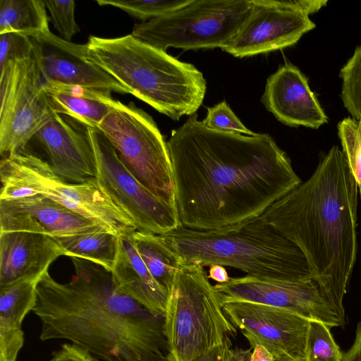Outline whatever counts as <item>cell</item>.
<instances>
[{"label": "cell", "instance_id": "cell-1", "mask_svg": "<svg viewBox=\"0 0 361 361\" xmlns=\"http://www.w3.org/2000/svg\"><path fill=\"white\" fill-rule=\"evenodd\" d=\"M181 225L214 230L260 216L301 180L267 133L207 128L196 114L167 141Z\"/></svg>", "mask_w": 361, "mask_h": 361}, {"label": "cell", "instance_id": "cell-2", "mask_svg": "<svg viewBox=\"0 0 361 361\" xmlns=\"http://www.w3.org/2000/svg\"><path fill=\"white\" fill-rule=\"evenodd\" d=\"M75 276L61 283L46 272L32 308L42 341L66 339L104 361H171L164 315L121 292L111 271L71 257Z\"/></svg>", "mask_w": 361, "mask_h": 361}, {"label": "cell", "instance_id": "cell-3", "mask_svg": "<svg viewBox=\"0 0 361 361\" xmlns=\"http://www.w3.org/2000/svg\"><path fill=\"white\" fill-rule=\"evenodd\" d=\"M357 195L346 159L335 145L308 180L261 215L302 252L344 324L343 298L357 255Z\"/></svg>", "mask_w": 361, "mask_h": 361}, {"label": "cell", "instance_id": "cell-4", "mask_svg": "<svg viewBox=\"0 0 361 361\" xmlns=\"http://www.w3.org/2000/svg\"><path fill=\"white\" fill-rule=\"evenodd\" d=\"M81 55L173 120L195 114L204 100L207 82L198 69L132 34L90 36L81 44Z\"/></svg>", "mask_w": 361, "mask_h": 361}, {"label": "cell", "instance_id": "cell-5", "mask_svg": "<svg viewBox=\"0 0 361 361\" xmlns=\"http://www.w3.org/2000/svg\"><path fill=\"white\" fill-rule=\"evenodd\" d=\"M160 235L181 264L227 266L272 281L313 278L298 247L261 216L214 230L181 225Z\"/></svg>", "mask_w": 361, "mask_h": 361}, {"label": "cell", "instance_id": "cell-6", "mask_svg": "<svg viewBox=\"0 0 361 361\" xmlns=\"http://www.w3.org/2000/svg\"><path fill=\"white\" fill-rule=\"evenodd\" d=\"M164 331L171 361H191L235 332L203 267L181 264L169 293Z\"/></svg>", "mask_w": 361, "mask_h": 361}, {"label": "cell", "instance_id": "cell-7", "mask_svg": "<svg viewBox=\"0 0 361 361\" xmlns=\"http://www.w3.org/2000/svg\"><path fill=\"white\" fill-rule=\"evenodd\" d=\"M0 199L43 195L118 237L137 230L130 216L103 191L97 178L67 183L37 156L22 152L2 157Z\"/></svg>", "mask_w": 361, "mask_h": 361}, {"label": "cell", "instance_id": "cell-8", "mask_svg": "<svg viewBox=\"0 0 361 361\" xmlns=\"http://www.w3.org/2000/svg\"><path fill=\"white\" fill-rule=\"evenodd\" d=\"M251 0H191L161 17L136 24L132 35L166 51L225 47L250 15Z\"/></svg>", "mask_w": 361, "mask_h": 361}, {"label": "cell", "instance_id": "cell-9", "mask_svg": "<svg viewBox=\"0 0 361 361\" xmlns=\"http://www.w3.org/2000/svg\"><path fill=\"white\" fill-rule=\"evenodd\" d=\"M98 128L127 169L157 198L176 208L167 142L152 116L133 103L121 102Z\"/></svg>", "mask_w": 361, "mask_h": 361}, {"label": "cell", "instance_id": "cell-10", "mask_svg": "<svg viewBox=\"0 0 361 361\" xmlns=\"http://www.w3.org/2000/svg\"><path fill=\"white\" fill-rule=\"evenodd\" d=\"M0 154L24 152L27 142L56 114L32 57L9 62L0 70Z\"/></svg>", "mask_w": 361, "mask_h": 361}, {"label": "cell", "instance_id": "cell-11", "mask_svg": "<svg viewBox=\"0 0 361 361\" xmlns=\"http://www.w3.org/2000/svg\"><path fill=\"white\" fill-rule=\"evenodd\" d=\"M85 130L99 186L130 216L137 230L161 235L181 226L176 209L157 198L127 169L104 134L99 128Z\"/></svg>", "mask_w": 361, "mask_h": 361}, {"label": "cell", "instance_id": "cell-12", "mask_svg": "<svg viewBox=\"0 0 361 361\" xmlns=\"http://www.w3.org/2000/svg\"><path fill=\"white\" fill-rule=\"evenodd\" d=\"M222 302L245 301L283 309L329 328L344 327L335 309L313 278L298 281H272L249 275L230 278L214 286Z\"/></svg>", "mask_w": 361, "mask_h": 361}, {"label": "cell", "instance_id": "cell-13", "mask_svg": "<svg viewBox=\"0 0 361 361\" xmlns=\"http://www.w3.org/2000/svg\"><path fill=\"white\" fill-rule=\"evenodd\" d=\"M223 310L252 348L264 346L275 361H306L310 320L283 309L245 301L225 302Z\"/></svg>", "mask_w": 361, "mask_h": 361}, {"label": "cell", "instance_id": "cell-14", "mask_svg": "<svg viewBox=\"0 0 361 361\" xmlns=\"http://www.w3.org/2000/svg\"><path fill=\"white\" fill-rule=\"evenodd\" d=\"M249 16L221 49L243 58L293 46L315 24L309 16L277 4L274 0H251Z\"/></svg>", "mask_w": 361, "mask_h": 361}, {"label": "cell", "instance_id": "cell-15", "mask_svg": "<svg viewBox=\"0 0 361 361\" xmlns=\"http://www.w3.org/2000/svg\"><path fill=\"white\" fill-rule=\"evenodd\" d=\"M33 58L43 82L130 94L125 87L81 55V44L62 39L51 31L31 38Z\"/></svg>", "mask_w": 361, "mask_h": 361}, {"label": "cell", "instance_id": "cell-16", "mask_svg": "<svg viewBox=\"0 0 361 361\" xmlns=\"http://www.w3.org/2000/svg\"><path fill=\"white\" fill-rule=\"evenodd\" d=\"M13 231L56 238L106 231L51 198L36 194L0 199V232Z\"/></svg>", "mask_w": 361, "mask_h": 361}, {"label": "cell", "instance_id": "cell-17", "mask_svg": "<svg viewBox=\"0 0 361 361\" xmlns=\"http://www.w3.org/2000/svg\"><path fill=\"white\" fill-rule=\"evenodd\" d=\"M262 102L284 125L317 129L328 118L298 67L286 63L267 80Z\"/></svg>", "mask_w": 361, "mask_h": 361}, {"label": "cell", "instance_id": "cell-18", "mask_svg": "<svg viewBox=\"0 0 361 361\" xmlns=\"http://www.w3.org/2000/svg\"><path fill=\"white\" fill-rule=\"evenodd\" d=\"M45 150L54 173L70 183L97 178L94 153L86 130L80 132L55 114L35 135Z\"/></svg>", "mask_w": 361, "mask_h": 361}, {"label": "cell", "instance_id": "cell-19", "mask_svg": "<svg viewBox=\"0 0 361 361\" xmlns=\"http://www.w3.org/2000/svg\"><path fill=\"white\" fill-rule=\"evenodd\" d=\"M63 251L54 238L35 233L0 232V288L41 279Z\"/></svg>", "mask_w": 361, "mask_h": 361}, {"label": "cell", "instance_id": "cell-20", "mask_svg": "<svg viewBox=\"0 0 361 361\" xmlns=\"http://www.w3.org/2000/svg\"><path fill=\"white\" fill-rule=\"evenodd\" d=\"M111 272L121 292L151 312L164 315L169 293L152 277L129 235L119 238L117 255Z\"/></svg>", "mask_w": 361, "mask_h": 361}, {"label": "cell", "instance_id": "cell-21", "mask_svg": "<svg viewBox=\"0 0 361 361\" xmlns=\"http://www.w3.org/2000/svg\"><path fill=\"white\" fill-rule=\"evenodd\" d=\"M41 279H25L0 288V361H16L23 346L22 323L37 300Z\"/></svg>", "mask_w": 361, "mask_h": 361}, {"label": "cell", "instance_id": "cell-22", "mask_svg": "<svg viewBox=\"0 0 361 361\" xmlns=\"http://www.w3.org/2000/svg\"><path fill=\"white\" fill-rule=\"evenodd\" d=\"M44 88L55 113L68 116L85 127L98 128L121 103L111 92L82 86L44 82Z\"/></svg>", "mask_w": 361, "mask_h": 361}, {"label": "cell", "instance_id": "cell-23", "mask_svg": "<svg viewBox=\"0 0 361 361\" xmlns=\"http://www.w3.org/2000/svg\"><path fill=\"white\" fill-rule=\"evenodd\" d=\"M129 238L157 283L170 293L181 264L160 235L135 231Z\"/></svg>", "mask_w": 361, "mask_h": 361}, {"label": "cell", "instance_id": "cell-24", "mask_svg": "<svg viewBox=\"0 0 361 361\" xmlns=\"http://www.w3.org/2000/svg\"><path fill=\"white\" fill-rule=\"evenodd\" d=\"M66 256L98 264L111 271L116 257L119 237L106 231L79 233L53 238Z\"/></svg>", "mask_w": 361, "mask_h": 361}, {"label": "cell", "instance_id": "cell-25", "mask_svg": "<svg viewBox=\"0 0 361 361\" xmlns=\"http://www.w3.org/2000/svg\"><path fill=\"white\" fill-rule=\"evenodd\" d=\"M49 31L44 1H0V35L17 32L32 38Z\"/></svg>", "mask_w": 361, "mask_h": 361}, {"label": "cell", "instance_id": "cell-26", "mask_svg": "<svg viewBox=\"0 0 361 361\" xmlns=\"http://www.w3.org/2000/svg\"><path fill=\"white\" fill-rule=\"evenodd\" d=\"M342 80L341 97L345 108L352 118L361 116V45L340 71Z\"/></svg>", "mask_w": 361, "mask_h": 361}, {"label": "cell", "instance_id": "cell-27", "mask_svg": "<svg viewBox=\"0 0 361 361\" xmlns=\"http://www.w3.org/2000/svg\"><path fill=\"white\" fill-rule=\"evenodd\" d=\"M191 0H98L99 6L118 8L142 22L154 19L185 5Z\"/></svg>", "mask_w": 361, "mask_h": 361}, {"label": "cell", "instance_id": "cell-28", "mask_svg": "<svg viewBox=\"0 0 361 361\" xmlns=\"http://www.w3.org/2000/svg\"><path fill=\"white\" fill-rule=\"evenodd\" d=\"M343 353L330 328L321 322L310 321L307 336L306 361H341Z\"/></svg>", "mask_w": 361, "mask_h": 361}, {"label": "cell", "instance_id": "cell-29", "mask_svg": "<svg viewBox=\"0 0 361 361\" xmlns=\"http://www.w3.org/2000/svg\"><path fill=\"white\" fill-rule=\"evenodd\" d=\"M338 133L342 152L361 197V116L359 120L346 118L340 121Z\"/></svg>", "mask_w": 361, "mask_h": 361}, {"label": "cell", "instance_id": "cell-30", "mask_svg": "<svg viewBox=\"0 0 361 361\" xmlns=\"http://www.w3.org/2000/svg\"><path fill=\"white\" fill-rule=\"evenodd\" d=\"M44 4L55 29L65 40L71 42L72 37L80 32L75 19V1H44Z\"/></svg>", "mask_w": 361, "mask_h": 361}, {"label": "cell", "instance_id": "cell-31", "mask_svg": "<svg viewBox=\"0 0 361 361\" xmlns=\"http://www.w3.org/2000/svg\"><path fill=\"white\" fill-rule=\"evenodd\" d=\"M202 121L207 128L214 130L246 135L257 134L243 124L225 101L208 107L207 116Z\"/></svg>", "mask_w": 361, "mask_h": 361}, {"label": "cell", "instance_id": "cell-32", "mask_svg": "<svg viewBox=\"0 0 361 361\" xmlns=\"http://www.w3.org/2000/svg\"><path fill=\"white\" fill-rule=\"evenodd\" d=\"M32 56L33 43L28 36L17 32L0 35V70L11 61Z\"/></svg>", "mask_w": 361, "mask_h": 361}, {"label": "cell", "instance_id": "cell-33", "mask_svg": "<svg viewBox=\"0 0 361 361\" xmlns=\"http://www.w3.org/2000/svg\"><path fill=\"white\" fill-rule=\"evenodd\" d=\"M51 361H97L87 350L75 345L63 344Z\"/></svg>", "mask_w": 361, "mask_h": 361}, {"label": "cell", "instance_id": "cell-34", "mask_svg": "<svg viewBox=\"0 0 361 361\" xmlns=\"http://www.w3.org/2000/svg\"><path fill=\"white\" fill-rule=\"evenodd\" d=\"M275 2L283 7L293 9L307 16L319 11L325 6L326 0H274Z\"/></svg>", "mask_w": 361, "mask_h": 361}, {"label": "cell", "instance_id": "cell-35", "mask_svg": "<svg viewBox=\"0 0 361 361\" xmlns=\"http://www.w3.org/2000/svg\"><path fill=\"white\" fill-rule=\"evenodd\" d=\"M231 349L228 338L220 345L199 355L191 361H229Z\"/></svg>", "mask_w": 361, "mask_h": 361}, {"label": "cell", "instance_id": "cell-36", "mask_svg": "<svg viewBox=\"0 0 361 361\" xmlns=\"http://www.w3.org/2000/svg\"><path fill=\"white\" fill-rule=\"evenodd\" d=\"M341 361H361V322L357 326L355 338L352 346L343 354Z\"/></svg>", "mask_w": 361, "mask_h": 361}, {"label": "cell", "instance_id": "cell-37", "mask_svg": "<svg viewBox=\"0 0 361 361\" xmlns=\"http://www.w3.org/2000/svg\"><path fill=\"white\" fill-rule=\"evenodd\" d=\"M209 267V278L216 281L218 283H224L229 281L230 277L224 266L212 264Z\"/></svg>", "mask_w": 361, "mask_h": 361}, {"label": "cell", "instance_id": "cell-38", "mask_svg": "<svg viewBox=\"0 0 361 361\" xmlns=\"http://www.w3.org/2000/svg\"><path fill=\"white\" fill-rule=\"evenodd\" d=\"M250 361H275L272 355L264 347L259 345L253 348Z\"/></svg>", "mask_w": 361, "mask_h": 361}, {"label": "cell", "instance_id": "cell-39", "mask_svg": "<svg viewBox=\"0 0 361 361\" xmlns=\"http://www.w3.org/2000/svg\"><path fill=\"white\" fill-rule=\"evenodd\" d=\"M252 352L250 350L232 349L229 361H250Z\"/></svg>", "mask_w": 361, "mask_h": 361}]
</instances>
